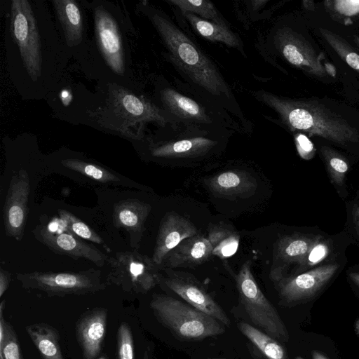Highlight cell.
<instances>
[{"instance_id":"6da1fadb","label":"cell","mask_w":359,"mask_h":359,"mask_svg":"<svg viewBox=\"0 0 359 359\" xmlns=\"http://www.w3.org/2000/svg\"><path fill=\"white\" fill-rule=\"evenodd\" d=\"M148 16L171 54V60L199 88L221 102H235L215 65L165 14L154 8Z\"/></svg>"},{"instance_id":"7a4b0ae2","label":"cell","mask_w":359,"mask_h":359,"mask_svg":"<svg viewBox=\"0 0 359 359\" xmlns=\"http://www.w3.org/2000/svg\"><path fill=\"white\" fill-rule=\"evenodd\" d=\"M255 97L273 108L290 129L345 144L359 140V133L346 119L317 101L291 100L261 90Z\"/></svg>"},{"instance_id":"3957f363","label":"cell","mask_w":359,"mask_h":359,"mask_svg":"<svg viewBox=\"0 0 359 359\" xmlns=\"http://www.w3.org/2000/svg\"><path fill=\"white\" fill-rule=\"evenodd\" d=\"M150 305L158 320L181 338L200 340L224 332L212 316L172 297L154 295Z\"/></svg>"},{"instance_id":"277c9868","label":"cell","mask_w":359,"mask_h":359,"mask_svg":"<svg viewBox=\"0 0 359 359\" xmlns=\"http://www.w3.org/2000/svg\"><path fill=\"white\" fill-rule=\"evenodd\" d=\"M15 278L23 288L40 291L48 297L90 294L104 290L107 285L102 280L101 271L93 268L78 272L18 273Z\"/></svg>"},{"instance_id":"5b68a950","label":"cell","mask_w":359,"mask_h":359,"mask_svg":"<svg viewBox=\"0 0 359 359\" xmlns=\"http://www.w3.org/2000/svg\"><path fill=\"white\" fill-rule=\"evenodd\" d=\"M252 261L245 262L235 276L241 302L251 321L266 334L282 342L289 339L287 330L276 308L264 296L251 271Z\"/></svg>"},{"instance_id":"8992f818","label":"cell","mask_w":359,"mask_h":359,"mask_svg":"<svg viewBox=\"0 0 359 359\" xmlns=\"http://www.w3.org/2000/svg\"><path fill=\"white\" fill-rule=\"evenodd\" d=\"M107 263L110 269L107 283L124 291L145 294L159 283L160 267L151 257L137 250L116 252Z\"/></svg>"},{"instance_id":"52a82bcc","label":"cell","mask_w":359,"mask_h":359,"mask_svg":"<svg viewBox=\"0 0 359 359\" xmlns=\"http://www.w3.org/2000/svg\"><path fill=\"white\" fill-rule=\"evenodd\" d=\"M43 220L36 226L33 234L36 239L55 253L66 255L77 260L83 258L101 267L107 262L109 257L93 245H89L75 235L60 218Z\"/></svg>"},{"instance_id":"ba28073f","label":"cell","mask_w":359,"mask_h":359,"mask_svg":"<svg viewBox=\"0 0 359 359\" xmlns=\"http://www.w3.org/2000/svg\"><path fill=\"white\" fill-rule=\"evenodd\" d=\"M11 31L29 76L37 79L42 63L41 41L34 13L27 1H12Z\"/></svg>"},{"instance_id":"9c48e42d","label":"cell","mask_w":359,"mask_h":359,"mask_svg":"<svg viewBox=\"0 0 359 359\" xmlns=\"http://www.w3.org/2000/svg\"><path fill=\"white\" fill-rule=\"evenodd\" d=\"M175 137L152 144L150 153L153 157L161 158H196L204 156L219 144L214 138L216 132L224 128L205 126L184 125Z\"/></svg>"},{"instance_id":"30bf717a","label":"cell","mask_w":359,"mask_h":359,"mask_svg":"<svg viewBox=\"0 0 359 359\" xmlns=\"http://www.w3.org/2000/svg\"><path fill=\"white\" fill-rule=\"evenodd\" d=\"M165 112L178 124L225 128L230 126L218 112L209 110L201 102L172 88L161 91Z\"/></svg>"},{"instance_id":"8fae6325","label":"cell","mask_w":359,"mask_h":359,"mask_svg":"<svg viewBox=\"0 0 359 359\" xmlns=\"http://www.w3.org/2000/svg\"><path fill=\"white\" fill-rule=\"evenodd\" d=\"M166 277L160 276L169 289L194 308L212 316L226 326L230 320L222 308L213 299L201 283L191 274L165 269Z\"/></svg>"},{"instance_id":"7c38bea8","label":"cell","mask_w":359,"mask_h":359,"mask_svg":"<svg viewBox=\"0 0 359 359\" xmlns=\"http://www.w3.org/2000/svg\"><path fill=\"white\" fill-rule=\"evenodd\" d=\"M29 177L25 170L13 175L3 208V221L6 235L22 240L27 219Z\"/></svg>"},{"instance_id":"4fadbf2b","label":"cell","mask_w":359,"mask_h":359,"mask_svg":"<svg viewBox=\"0 0 359 359\" xmlns=\"http://www.w3.org/2000/svg\"><path fill=\"white\" fill-rule=\"evenodd\" d=\"M338 269L328 264L276 281L279 297L283 304L293 306L314 297L329 282Z\"/></svg>"},{"instance_id":"5bb4252c","label":"cell","mask_w":359,"mask_h":359,"mask_svg":"<svg viewBox=\"0 0 359 359\" xmlns=\"http://www.w3.org/2000/svg\"><path fill=\"white\" fill-rule=\"evenodd\" d=\"M274 39L278 50L290 64L317 76H326L327 72L320 57L299 34L289 29H281Z\"/></svg>"},{"instance_id":"9a60e30c","label":"cell","mask_w":359,"mask_h":359,"mask_svg":"<svg viewBox=\"0 0 359 359\" xmlns=\"http://www.w3.org/2000/svg\"><path fill=\"white\" fill-rule=\"evenodd\" d=\"M95 26L98 45L106 62L115 73L123 74L124 53L117 23L109 12L98 7L95 11Z\"/></svg>"},{"instance_id":"2e32d148","label":"cell","mask_w":359,"mask_h":359,"mask_svg":"<svg viewBox=\"0 0 359 359\" xmlns=\"http://www.w3.org/2000/svg\"><path fill=\"white\" fill-rule=\"evenodd\" d=\"M195 225L183 216L170 212L165 215L159 226L152 259L161 267L168 255L184 239L196 235Z\"/></svg>"},{"instance_id":"e0dca14e","label":"cell","mask_w":359,"mask_h":359,"mask_svg":"<svg viewBox=\"0 0 359 359\" xmlns=\"http://www.w3.org/2000/svg\"><path fill=\"white\" fill-rule=\"evenodd\" d=\"M151 206L138 199L122 200L114 206L112 219L115 227L125 229L130 236V244L135 250L144 231L145 221Z\"/></svg>"},{"instance_id":"ac0fdd59","label":"cell","mask_w":359,"mask_h":359,"mask_svg":"<svg viewBox=\"0 0 359 359\" xmlns=\"http://www.w3.org/2000/svg\"><path fill=\"white\" fill-rule=\"evenodd\" d=\"M107 311L97 308L81 317L76 326L84 359H95L101 351L106 333Z\"/></svg>"},{"instance_id":"d6986e66","label":"cell","mask_w":359,"mask_h":359,"mask_svg":"<svg viewBox=\"0 0 359 359\" xmlns=\"http://www.w3.org/2000/svg\"><path fill=\"white\" fill-rule=\"evenodd\" d=\"M212 255L208 238L197 233L182 241L165 258V269L195 267L207 262Z\"/></svg>"},{"instance_id":"ffe728a7","label":"cell","mask_w":359,"mask_h":359,"mask_svg":"<svg viewBox=\"0 0 359 359\" xmlns=\"http://www.w3.org/2000/svg\"><path fill=\"white\" fill-rule=\"evenodd\" d=\"M113 100L118 114L129 121L177 124L169 114L161 113L157 108L125 90H119L116 92Z\"/></svg>"},{"instance_id":"44dd1931","label":"cell","mask_w":359,"mask_h":359,"mask_svg":"<svg viewBox=\"0 0 359 359\" xmlns=\"http://www.w3.org/2000/svg\"><path fill=\"white\" fill-rule=\"evenodd\" d=\"M316 243L311 238L301 236H285L279 239L271 269V278L277 281L285 264L304 262Z\"/></svg>"},{"instance_id":"7402d4cb","label":"cell","mask_w":359,"mask_h":359,"mask_svg":"<svg viewBox=\"0 0 359 359\" xmlns=\"http://www.w3.org/2000/svg\"><path fill=\"white\" fill-rule=\"evenodd\" d=\"M209 189L215 195L233 197L244 196L255 191L256 180L242 170H228L219 172L206 182Z\"/></svg>"},{"instance_id":"603a6c76","label":"cell","mask_w":359,"mask_h":359,"mask_svg":"<svg viewBox=\"0 0 359 359\" xmlns=\"http://www.w3.org/2000/svg\"><path fill=\"white\" fill-rule=\"evenodd\" d=\"M57 18L62 25L69 45L78 44L83 35V18L76 1L72 0L53 1Z\"/></svg>"},{"instance_id":"cb8c5ba5","label":"cell","mask_w":359,"mask_h":359,"mask_svg":"<svg viewBox=\"0 0 359 359\" xmlns=\"http://www.w3.org/2000/svg\"><path fill=\"white\" fill-rule=\"evenodd\" d=\"M42 359H64L57 331L46 323H34L25 327Z\"/></svg>"},{"instance_id":"d4e9b609","label":"cell","mask_w":359,"mask_h":359,"mask_svg":"<svg viewBox=\"0 0 359 359\" xmlns=\"http://www.w3.org/2000/svg\"><path fill=\"white\" fill-rule=\"evenodd\" d=\"M182 15L193 29L205 39L221 42L232 48L242 47L238 36L227 26L205 20L191 13H182Z\"/></svg>"},{"instance_id":"484cf974","label":"cell","mask_w":359,"mask_h":359,"mask_svg":"<svg viewBox=\"0 0 359 359\" xmlns=\"http://www.w3.org/2000/svg\"><path fill=\"white\" fill-rule=\"evenodd\" d=\"M212 247V255L221 259L233 256L238 250L239 233L232 226L224 224H211L208 228L207 237Z\"/></svg>"},{"instance_id":"4316f807","label":"cell","mask_w":359,"mask_h":359,"mask_svg":"<svg viewBox=\"0 0 359 359\" xmlns=\"http://www.w3.org/2000/svg\"><path fill=\"white\" fill-rule=\"evenodd\" d=\"M238 327L266 359H287L285 349L275 339L246 323H240Z\"/></svg>"},{"instance_id":"83f0119b","label":"cell","mask_w":359,"mask_h":359,"mask_svg":"<svg viewBox=\"0 0 359 359\" xmlns=\"http://www.w3.org/2000/svg\"><path fill=\"white\" fill-rule=\"evenodd\" d=\"M62 164L97 182L111 184L121 182L118 175L106 168L80 159H65L62 161Z\"/></svg>"},{"instance_id":"f1b7e54d","label":"cell","mask_w":359,"mask_h":359,"mask_svg":"<svg viewBox=\"0 0 359 359\" xmlns=\"http://www.w3.org/2000/svg\"><path fill=\"white\" fill-rule=\"evenodd\" d=\"M169 2L178 7L182 13H191L205 20L227 26L223 17L210 1L170 0Z\"/></svg>"},{"instance_id":"f546056e","label":"cell","mask_w":359,"mask_h":359,"mask_svg":"<svg viewBox=\"0 0 359 359\" xmlns=\"http://www.w3.org/2000/svg\"><path fill=\"white\" fill-rule=\"evenodd\" d=\"M57 212L60 218L75 235L82 239L102 245L106 250L107 249L109 251L108 247L104 244L103 239L85 222L68 210L58 209Z\"/></svg>"},{"instance_id":"4dcf8cb0","label":"cell","mask_w":359,"mask_h":359,"mask_svg":"<svg viewBox=\"0 0 359 359\" xmlns=\"http://www.w3.org/2000/svg\"><path fill=\"white\" fill-rule=\"evenodd\" d=\"M322 35L338 55L353 69L359 72V55L346 44L338 36L325 29Z\"/></svg>"},{"instance_id":"1f68e13d","label":"cell","mask_w":359,"mask_h":359,"mask_svg":"<svg viewBox=\"0 0 359 359\" xmlns=\"http://www.w3.org/2000/svg\"><path fill=\"white\" fill-rule=\"evenodd\" d=\"M116 359H135L131 330L125 322L120 325L117 332Z\"/></svg>"},{"instance_id":"d6a6232c","label":"cell","mask_w":359,"mask_h":359,"mask_svg":"<svg viewBox=\"0 0 359 359\" xmlns=\"http://www.w3.org/2000/svg\"><path fill=\"white\" fill-rule=\"evenodd\" d=\"M3 354L4 359H23L18 336L8 323H6V338Z\"/></svg>"},{"instance_id":"836d02e7","label":"cell","mask_w":359,"mask_h":359,"mask_svg":"<svg viewBox=\"0 0 359 359\" xmlns=\"http://www.w3.org/2000/svg\"><path fill=\"white\" fill-rule=\"evenodd\" d=\"M328 246L326 243H316L309 251L306 259L309 265L315 264L321 261L328 253Z\"/></svg>"},{"instance_id":"e575fe53","label":"cell","mask_w":359,"mask_h":359,"mask_svg":"<svg viewBox=\"0 0 359 359\" xmlns=\"http://www.w3.org/2000/svg\"><path fill=\"white\" fill-rule=\"evenodd\" d=\"M335 8L341 14L353 15L359 13V1H336Z\"/></svg>"},{"instance_id":"d590c367","label":"cell","mask_w":359,"mask_h":359,"mask_svg":"<svg viewBox=\"0 0 359 359\" xmlns=\"http://www.w3.org/2000/svg\"><path fill=\"white\" fill-rule=\"evenodd\" d=\"M296 144L299 155L304 158H309L313 151V145L308 137L299 134L296 137Z\"/></svg>"},{"instance_id":"8d00e7d4","label":"cell","mask_w":359,"mask_h":359,"mask_svg":"<svg viewBox=\"0 0 359 359\" xmlns=\"http://www.w3.org/2000/svg\"><path fill=\"white\" fill-rule=\"evenodd\" d=\"M6 301L3 300L0 304V359H4L3 349L6 338V321L4 318V310Z\"/></svg>"},{"instance_id":"74e56055","label":"cell","mask_w":359,"mask_h":359,"mask_svg":"<svg viewBox=\"0 0 359 359\" xmlns=\"http://www.w3.org/2000/svg\"><path fill=\"white\" fill-rule=\"evenodd\" d=\"M329 164L332 170L339 174H344L348 170L347 163L339 158L334 157L330 158Z\"/></svg>"},{"instance_id":"f35d334b","label":"cell","mask_w":359,"mask_h":359,"mask_svg":"<svg viewBox=\"0 0 359 359\" xmlns=\"http://www.w3.org/2000/svg\"><path fill=\"white\" fill-rule=\"evenodd\" d=\"M11 280V273L4 270L0 269V297L3 296L6 290L8 289Z\"/></svg>"},{"instance_id":"ab89813d","label":"cell","mask_w":359,"mask_h":359,"mask_svg":"<svg viewBox=\"0 0 359 359\" xmlns=\"http://www.w3.org/2000/svg\"><path fill=\"white\" fill-rule=\"evenodd\" d=\"M311 355L313 359H328L324 355L317 351H313Z\"/></svg>"},{"instance_id":"60d3db41","label":"cell","mask_w":359,"mask_h":359,"mask_svg":"<svg viewBox=\"0 0 359 359\" xmlns=\"http://www.w3.org/2000/svg\"><path fill=\"white\" fill-rule=\"evenodd\" d=\"M351 279L359 286V273H350Z\"/></svg>"},{"instance_id":"b9f144b4","label":"cell","mask_w":359,"mask_h":359,"mask_svg":"<svg viewBox=\"0 0 359 359\" xmlns=\"http://www.w3.org/2000/svg\"><path fill=\"white\" fill-rule=\"evenodd\" d=\"M143 359H149L148 351H146L144 352V356H143Z\"/></svg>"},{"instance_id":"7bdbcfd3","label":"cell","mask_w":359,"mask_h":359,"mask_svg":"<svg viewBox=\"0 0 359 359\" xmlns=\"http://www.w3.org/2000/svg\"><path fill=\"white\" fill-rule=\"evenodd\" d=\"M354 38H355V41H356V43L359 46V37L358 36H355Z\"/></svg>"},{"instance_id":"ee69618b","label":"cell","mask_w":359,"mask_h":359,"mask_svg":"<svg viewBox=\"0 0 359 359\" xmlns=\"http://www.w3.org/2000/svg\"><path fill=\"white\" fill-rule=\"evenodd\" d=\"M100 359H105V358H100Z\"/></svg>"}]
</instances>
